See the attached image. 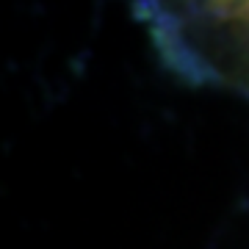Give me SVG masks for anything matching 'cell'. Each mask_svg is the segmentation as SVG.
Returning a JSON list of instances; mask_svg holds the SVG:
<instances>
[{"label":"cell","instance_id":"1","mask_svg":"<svg viewBox=\"0 0 249 249\" xmlns=\"http://www.w3.org/2000/svg\"><path fill=\"white\" fill-rule=\"evenodd\" d=\"M211 11L227 22L224 28L235 31V34L244 39V45H247V50H249V3L247 6H211Z\"/></svg>","mask_w":249,"mask_h":249}]
</instances>
